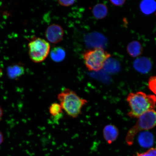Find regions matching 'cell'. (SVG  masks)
Masks as SVG:
<instances>
[{"mask_svg": "<svg viewBox=\"0 0 156 156\" xmlns=\"http://www.w3.org/2000/svg\"><path fill=\"white\" fill-rule=\"evenodd\" d=\"M130 110L128 115L130 118H138L149 111L155 110L156 97L142 91L130 93L127 98Z\"/></svg>", "mask_w": 156, "mask_h": 156, "instance_id": "obj_1", "label": "cell"}, {"mask_svg": "<svg viewBox=\"0 0 156 156\" xmlns=\"http://www.w3.org/2000/svg\"><path fill=\"white\" fill-rule=\"evenodd\" d=\"M59 104L68 116L73 118H77L81 114L83 107L87 101L78 95L75 91L65 88L58 95Z\"/></svg>", "mask_w": 156, "mask_h": 156, "instance_id": "obj_2", "label": "cell"}, {"mask_svg": "<svg viewBox=\"0 0 156 156\" xmlns=\"http://www.w3.org/2000/svg\"><path fill=\"white\" fill-rule=\"evenodd\" d=\"M86 66L90 71H98L104 68L111 54L102 48H95L87 51L83 54Z\"/></svg>", "mask_w": 156, "mask_h": 156, "instance_id": "obj_3", "label": "cell"}, {"mask_svg": "<svg viewBox=\"0 0 156 156\" xmlns=\"http://www.w3.org/2000/svg\"><path fill=\"white\" fill-rule=\"evenodd\" d=\"M138 119L135 125L127 134L126 141L128 145L133 144L135 136L138 133L142 130L151 129L156 126V112L155 110L146 112Z\"/></svg>", "mask_w": 156, "mask_h": 156, "instance_id": "obj_4", "label": "cell"}, {"mask_svg": "<svg viewBox=\"0 0 156 156\" xmlns=\"http://www.w3.org/2000/svg\"><path fill=\"white\" fill-rule=\"evenodd\" d=\"M29 54L34 63L41 62L47 57L50 50V44L44 39L37 38L29 42Z\"/></svg>", "mask_w": 156, "mask_h": 156, "instance_id": "obj_5", "label": "cell"}, {"mask_svg": "<svg viewBox=\"0 0 156 156\" xmlns=\"http://www.w3.org/2000/svg\"><path fill=\"white\" fill-rule=\"evenodd\" d=\"M64 31L60 25L53 24L50 25L47 28L45 36L50 42L56 44L59 42L63 39Z\"/></svg>", "mask_w": 156, "mask_h": 156, "instance_id": "obj_6", "label": "cell"}, {"mask_svg": "<svg viewBox=\"0 0 156 156\" xmlns=\"http://www.w3.org/2000/svg\"><path fill=\"white\" fill-rule=\"evenodd\" d=\"M25 73V68L21 64H15L7 68V73L10 79L17 80Z\"/></svg>", "mask_w": 156, "mask_h": 156, "instance_id": "obj_7", "label": "cell"}, {"mask_svg": "<svg viewBox=\"0 0 156 156\" xmlns=\"http://www.w3.org/2000/svg\"><path fill=\"white\" fill-rule=\"evenodd\" d=\"M133 66L136 71L146 73L150 71L152 67L151 61L148 58L141 57L137 58L134 62Z\"/></svg>", "mask_w": 156, "mask_h": 156, "instance_id": "obj_8", "label": "cell"}, {"mask_svg": "<svg viewBox=\"0 0 156 156\" xmlns=\"http://www.w3.org/2000/svg\"><path fill=\"white\" fill-rule=\"evenodd\" d=\"M105 139L109 144H111L116 140L119 136L118 129L114 125L109 124L105 127L103 130Z\"/></svg>", "mask_w": 156, "mask_h": 156, "instance_id": "obj_9", "label": "cell"}, {"mask_svg": "<svg viewBox=\"0 0 156 156\" xmlns=\"http://www.w3.org/2000/svg\"><path fill=\"white\" fill-rule=\"evenodd\" d=\"M103 37L102 35L97 33H92L87 35L85 39V42L88 46L95 48H102Z\"/></svg>", "mask_w": 156, "mask_h": 156, "instance_id": "obj_10", "label": "cell"}, {"mask_svg": "<svg viewBox=\"0 0 156 156\" xmlns=\"http://www.w3.org/2000/svg\"><path fill=\"white\" fill-rule=\"evenodd\" d=\"M140 145L144 148H149L153 145L154 138L153 134L148 132H143L138 136Z\"/></svg>", "mask_w": 156, "mask_h": 156, "instance_id": "obj_11", "label": "cell"}, {"mask_svg": "<svg viewBox=\"0 0 156 156\" xmlns=\"http://www.w3.org/2000/svg\"><path fill=\"white\" fill-rule=\"evenodd\" d=\"M128 53L132 57H137L143 52V48L140 43L136 41L130 42L127 47Z\"/></svg>", "mask_w": 156, "mask_h": 156, "instance_id": "obj_12", "label": "cell"}, {"mask_svg": "<svg viewBox=\"0 0 156 156\" xmlns=\"http://www.w3.org/2000/svg\"><path fill=\"white\" fill-rule=\"evenodd\" d=\"M92 12L95 18L102 19L106 17L108 14V9L106 5L98 3L93 7Z\"/></svg>", "mask_w": 156, "mask_h": 156, "instance_id": "obj_13", "label": "cell"}, {"mask_svg": "<svg viewBox=\"0 0 156 156\" xmlns=\"http://www.w3.org/2000/svg\"><path fill=\"white\" fill-rule=\"evenodd\" d=\"M140 8L142 12L146 15H150L156 10V2L154 1H144L140 4Z\"/></svg>", "mask_w": 156, "mask_h": 156, "instance_id": "obj_14", "label": "cell"}, {"mask_svg": "<svg viewBox=\"0 0 156 156\" xmlns=\"http://www.w3.org/2000/svg\"><path fill=\"white\" fill-rule=\"evenodd\" d=\"M66 56L65 50L60 47L53 48L51 51V58L55 62H60L63 61Z\"/></svg>", "mask_w": 156, "mask_h": 156, "instance_id": "obj_15", "label": "cell"}, {"mask_svg": "<svg viewBox=\"0 0 156 156\" xmlns=\"http://www.w3.org/2000/svg\"><path fill=\"white\" fill-rule=\"evenodd\" d=\"M63 110L59 103H54L49 107V112L51 115L54 117L61 115Z\"/></svg>", "mask_w": 156, "mask_h": 156, "instance_id": "obj_16", "label": "cell"}, {"mask_svg": "<svg viewBox=\"0 0 156 156\" xmlns=\"http://www.w3.org/2000/svg\"><path fill=\"white\" fill-rule=\"evenodd\" d=\"M148 87L152 92L156 95V76L150 78L148 81Z\"/></svg>", "mask_w": 156, "mask_h": 156, "instance_id": "obj_17", "label": "cell"}, {"mask_svg": "<svg viewBox=\"0 0 156 156\" xmlns=\"http://www.w3.org/2000/svg\"><path fill=\"white\" fill-rule=\"evenodd\" d=\"M136 156H156V149L151 148L143 153H138Z\"/></svg>", "mask_w": 156, "mask_h": 156, "instance_id": "obj_18", "label": "cell"}, {"mask_svg": "<svg viewBox=\"0 0 156 156\" xmlns=\"http://www.w3.org/2000/svg\"><path fill=\"white\" fill-rule=\"evenodd\" d=\"M75 1H58V3L59 4L63 6L68 7L73 5L75 3Z\"/></svg>", "mask_w": 156, "mask_h": 156, "instance_id": "obj_19", "label": "cell"}, {"mask_svg": "<svg viewBox=\"0 0 156 156\" xmlns=\"http://www.w3.org/2000/svg\"><path fill=\"white\" fill-rule=\"evenodd\" d=\"M110 2L114 5L116 6H120L124 4L125 3V1L120 0V1H110Z\"/></svg>", "mask_w": 156, "mask_h": 156, "instance_id": "obj_20", "label": "cell"}, {"mask_svg": "<svg viewBox=\"0 0 156 156\" xmlns=\"http://www.w3.org/2000/svg\"><path fill=\"white\" fill-rule=\"evenodd\" d=\"M4 140V136L2 132L0 131V145L3 143Z\"/></svg>", "mask_w": 156, "mask_h": 156, "instance_id": "obj_21", "label": "cell"}, {"mask_svg": "<svg viewBox=\"0 0 156 156\" xmlns=\"http://www.w3.org/2000/svg\"><path fill=\"white\" fill-rule=\"evenodd\" d=\"M3 115V111L2 107L0 106V121L2 118Z\"/></svg>", "mask_w": 156, "mask_h": 156, "instance_id": "obj_22", "label": "cell"}]
</instances>
